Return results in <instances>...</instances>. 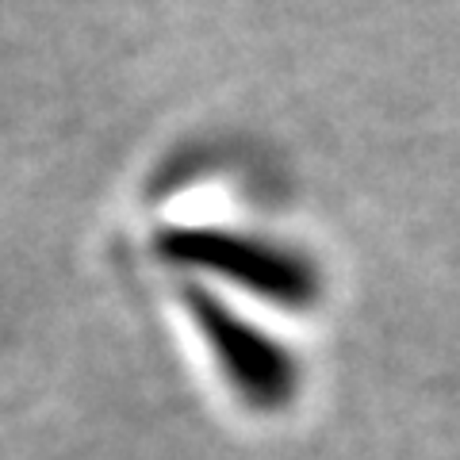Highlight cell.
Returning a JSON list of instances; mask_svg holds the SVG:
<instances>
[{
    "mask_svg": "<svg viewBox=\"0 0 460 460\" xmlns=\"http://www.w3.org/2000/svg\"><path fill=\"white\" fill-rule=\"evenodd\" d=\"M189 311L208 338L211 353L219 357L223 376L234 384V392L257 411H277L296 392V365L277 341H269L253 323L238 319L219 299L192 288Z\"/></svg>",
    "mask_w": 460,
    "mask_h": 460,
    "instance_id": "obj_2",
    "label": "cell"
},
{
    "mask_svg": "<svg viewBox=\"0 0 460 460\" xmlns=\"http://www.w3.org/2000/svg\"><path fill=\"white\" fill-rule=\"evenodd\" d=\"M157 250L177 265L215 272V277L250 288L265 299H280V304H307L314 296L311 265H304L296 253L280 246H269L261 238L230 234V230L211 226H177L157 238Z\"/></svg>",
    "mask_w": 460,
    "mask_h": 460,
    "instance_id": "obj_1",
    "label": "cell"
}]
</instances>
